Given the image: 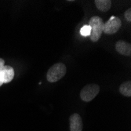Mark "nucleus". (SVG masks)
<instances>
[{"instance_id":"3","label":"nucleus","mask_w":131,"mask_h":131,"mask_svg":"<svg viewBox=\"0 0 131 131\" xmlns=\"http://www.w3.org/2000/svg\"><path fill=\"white\" fill-rule=\"evenodd\" d=\"M100 92V86L97 84H88L83 87L80 92V98L85 102H90L97 97Z\"/></svg>"},{"instance_id":"6","label":"nucleus","mask_w":131,"mask_h":131,"mask_svg":"<svg viewBox=\"0 0 131 131\" xmlns=\"http://www.w3.org/2000/svg\"><path fill=\"white\" fill-rule=\"evenodd\" d=\"M70 123V130L71 131H82V120L81 116L77 114L74 113L69 118Z\"/></svg>"},{"instance_id":"7","label":"nucleus","mask_w":131,"mask_h":131,"mask_svg":"<svg viewBox=\"0 0 131 131\" xmlns=\"http://www.w3.org/2000/svg\"><path fill=\"white\" fill-rule=\"evenodd\" d=\"M115 50L118 53L123 56L129 57L131 55V45L127 42L123 40L117 41L115 43Z\"/></svg>"},{"instance_id":"8","label":"nucleus","mask_w":131,"mask_h":131,"mask_svg":"<svg viewBox=\"0 0 131 131\" xmlns=\"http://www.w3.org/2000/svg\"><path fill=\"white\" fill-rule=\"evenodd\" d=\"M95 6L101 12H108L112 6L111 0H95Z\"/></svg>"},{"instance_id":"2","label":"nucleus","mask_w":131,"mask_h":131,"mask_svg":"<svg viewBox=\"0 0 131 131\" xmlns=\"http://www.w3.org/2000/svg\"><path fill=\"white\" fill-rule=\"evenodd\" d=\"M67 68L64 64L57 63L50 68L46 74V79L50 82H56L61 79L66 74Z\"/></svg>"},{"instance_id":"11","label":"nucleus","mask_w":131,"mask_h":131,"mask_svg":"<svg viewBox=\"0 0 131 131\" xmlns=\"http://www.w3.org/2000/svg\"><path fill=\"white\" fill-rule=\"evenodd\" d=\"M124 16H125V18L126 19L127 21H129V22L131 21V9L130 8L125 11Z\"/></svg>"},{"instance_id":"9","label":"nucleus","mask_w":131,"mask_h":131,"mask_svg":"<svg viewBox=\"0 0 131 131\" xmlns=\"http://www.w3.org/2000/svg\"><path fill=\"white\" fill-rule=\"evenodd\" d=\"M119 92L125 97H131V82L126 81L119 86Z\"/></svg>"},{"instance_id":"5","label":"nucleus","mask_w":131,"mask_h":131,"mask_svg":"<svg viewBox=\"0 0 131 131\" xmlns=\"http://www.w3.org/2000/svg\"><path fill=\"white\" fill-rule=\"evenodd\" d=\"M15 75L14 69L9 65H5L0 71V86L5 83H9L14 79Z\"/></svg>"},{"instance_id":"4","label":"nucleus","mask_w":131,"mask_h":131,"mask_svg":"<svg viewBox=\"0 0 131 131\" xmlns=\"http://www.w3.org/2000/svg\"><path fill=\"white\" fill-rule=\"evenodd\" d=\"M121 25H122V22L120 19L117 17L112 16L108 21L104 24L103 32L108 35L115 34L119 30Z\"/></svg>"},{"instance_id":"12","label":"nucleus","mask_w":131,"mask_h":131,"mask_svg":"<svg viewBox=\"0 0 131 131\" xmlns=\"http://www.w3.org/2000/svg\"><path fill=\"white\" fill-rule=\"evenodd\" d=\"M4 66H5V61L3 60V59L0 58V71L3 69Z\"/></svg>"},{"instance_id":"1","label":"nucleus","mask_w":131,"mask_h":131,"mask_svg":"<svg viewBox=\"0 0 131 131\" xmlns=\"http://www.w3.org/2000/svg\"><path fill=\"white\" fill-rule=\"evenodd\" d=\"M104 24L103 20L98 16H93L90 19L88 25L91 28L90 37L93 42H97L101 37L104 29Z\"/></svg>"},{"instance_id":"10","label":"nucleus","mask_w":131,"mask_h":131,"mask_svg":"<svg viewBox=\"0 0 131 131\" xmlns=\"http://www.w3.org/2000/svg\"><path fill=\"white\" fill-rule=\"evenodd\" d=\"M91 28L89 25H84L80 30V33L82 36H89L90 35Z\"/></svg>"}]
</instances>
